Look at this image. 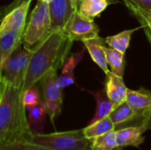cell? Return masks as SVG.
<instances>
[{
    "mask_svg": "<svg viewBox=\"0 0 151 150\" xmlns=\"http://www.w3.org/2000/svg\"><path fill=\"white\" fill-rule=\"evenodd\" d=\"M22 94L21 88L5 85L0 101V149L30 142L33 132L28 125Z\"/></svg>",
    "mask_w": 151,
    "mask_h": 150,
    "instance_id": "cell-1",
    "label": "cell"
},
{
    "mask_svg": "<svg viewBox=\"0 0 151 150\" xmlns=\"http://www.w3.org/2000/svg\"><path fill=\"white\" fill-rule=\"evenodd\" d=\"M73 42L64 31H57L50 34L38 48L32 51L22 91L35 86L49 71H58L61 68L66 60Z\"/></svg>",
    "mask_w": 151,
    "mask_h": 150,
    "instance_id": "cell-2",
    "label": "cell"
},
{
    "mask_svg": "<svg viewBox=\"0 0 151 150\" xmlns=\"http://www.w3.org/2000/svg\"><path fill=\"white\" fill-rule=\"evenodd\" d=\"M50 34L52 33L50 32L49 4L38 1L26 25L22 37V44L28 50L34 51Z\"/></svg>",
    "mask_w": 151,
    "mask_h": 150,
    "instance_id": "cell-3",
    "label": "cell"
},
{
    "mask_svg": "<svg viewBox=\"0 0 151 150\" xmlns=\"http://www.w3.org/2000/svg\"><path fill=\"white\" fill-rule=\"evenodd\" d=\"M30 142L55 150H91L90 141L86 138L83 129L48 134L33 133Z\"/></svg>",
    "mask_w": 151,
    "mask_h": 150,
    "instance_id": "cell-4",
    "label": "cell"
},
{
    "mask_svg": "<svg viewBox=\"0 0 151 150\" xmlns=\"http://www.w3.org/2000/svg\"><path fill=\"white\" fill-rule=\"evenodd\" d=\"M32 51L21 43L4 61L0 79L6 84L22 88Z\"/></svg>",
    "mask_w": 151,
    "mask_h": 150,
    "instance_id": "cell-5",
    "label": "cell"
},
{
    "mask_svg": "<svg viewBox=\"0 0 151 150\" xmlns=\"http://www.w3.org/2000/svg\"><path fill=\"white\" fill-rule=\"evenodd\" d=\"M57 72V70L49 71L40 80L47 114L53 125L55 119L61 113L63 104V88L58 84V76Z\"/></svg>",
    "mask_w": 151,
    "mask_h": 150,
    "instance_id": "cell-6",
    "label": "cell"
},
{
    "mask_svg": "<svg viewBox=\"0 0 151 150\" xmlns=\"http://www.w3.org/2000/svg\"><path fill=\"white\" fill-rule=\"evenodd\" d=\"M77 10L78 0H52L49 4L50 32L64 31Z\"/></svg>",
    "mask_w": 151,
    "mask_h": 150,
    "instance_id": "cell-7",
    "label": "cell"
},
{
    "mask_svg": "<svg viewBox=\"0 0 151 150\" xmlns=\"http://www.w3.org/2000/svg\"><path fill=\"white\" fill-rule=\"evenodd\" d=\"M64 32L73 41H84L98 36L99 28L93 19L83 16L78 10L73 15Z\"/></svg>",
    "mask_w": 151,
    "mask_h": 150,
    "instance_id": "cell-8",
    "label": "cell"
},
{
    "mask_svg": "<svg viewBox=\"0 0 151 150\" xmlns=\"http://www.w3.org/2000/svg\"><path fill=\"white\" fill-rule=\"evenodd\" d=\"M31 1L23 0L3 18L0 22V34L10 30H25Z\"/></svg>",
    "mask_w": 151,
    "mask_h": 150,
    "instance_id": "cell-9",
    "label": "cell"
},
{
    "mask_svg": "<svg viewBox=\"0 0 151 150\" xmlns=\"http://www.w3.org/2000/svg\"><path fill=\"white\" fill-rule=\"evenodd\" d=\"M146 131L147 128L144 125L119 128L115 130L117 143L119 147L121 149L127 147L138 148L145 141L143 133Z\"/></svg>",
    "mask_w": 151,
    "mask_h": 150,
    "instance_id": "cell-10",
    "label": "cell"
},
{
    "mask_svg": "<svg viewBox=\"0 0 151 150\" xmlns=\"http://www.w3.org/2000/svg\"><path fill=\"white\" fill-rule=\"evenodd\" d=\"M105 91L107 96L112 103L114 108L127 101V88L125 85L122 77H119L114 74L111 72H109L106 74V82H105Z\"/></svg>",
    "mask_w": 151,
    "mask_h": 150,
    "instance_id": "cell-11",
    "label": "cell"
},
{
    "mask_svg": "<svg viewBox=\"0 0 151 150\" xmlns=\"http://www.w3.org/2000/svg\"><path fill=\"white\" fill-rule=\"evenodd\" d=\"M127 103L143 119L151 113V92L145 88L132 90L127 88Z\"/></svg>",
    "mask_w": 151,
    "mask_h": 150,
    "instance_id": "cell-12",
    "label": "cell"
},
{
    "mask_svg": "<svg viewBox=\"0 0 151 150\" xmlns=\"http://www.w3.org/2000/svg\"><path fill=\"white\" fill-rule=\"evenodd\" d=\"M109 118L115 126V130L121 127V126L127 125L137 119H142L139 114L127 103V101L123 102L110 113Z\"/></svg>",
    "mask_w": 151,
    "mask_h": 150,
    "instance_id": "cell-13",
    "label": "cell"
},
{
    "mask_svg": "<svg viewBox=\"0 0 151 150\" xmlns=\"http://www.w3.org/2000/svg\"><path fill=\"white\" fill-rule=\"evenodd\" d=\"M82 42L89 52L93 61L105 72V74H108L110 71L108 69V64L104 51V39L97 36L95 38L84 40Z\"/></svg>",
    "mask_w": 151,
    "mask_h": 150,
    "instance_id": "cell-14",
    "label": "cell"
},
{
    "mask_svg": "<svg viewBox=\"0 0 151 150\" xmlns=\"http://www.w3.org/2000/svg\"><path fill=\"white\" fill-rule=\"evenodd\" d=\"M83 56H84V50H81V51L72 55L70 57H68L65 60L64 64V67L62 69V72L60 76H58V84L61 88L68 87L75 82L73 71L77 66V65L83 58Z\"/></svg>",
    "mask_w": 151,
    "mask_h": 150,
    "instance_id": "cell-15",
    "label": "cell"
},
{
    "mask_svg": "<svg viewBox=\"0 0 151 150\" xmlns=\"http://www.w3.org/2000/svg\"><path fill=\"white\" fill-rule=\"evenodd\" d=\"M27 114L28 125L33 132V133H39L42 130L43 124L46 119L47 110L43 101L40 100L35 105L26 108Z\"/></svg>",
    "mask_w": 151,
    "mask_h": 150,
    "instance_id": "cell-16",
    "label": "cell"
},
{
    "mask_svg": "<svg viewBox=\"0 0 151 150\" xmlns=\"http://www.w3.org/2000/svg\"><path fill=\"white\" fill-rule=\"evenodd\" d=\"M90 94L94 96V98L96 101V113L91 121L89 122V124H93L108 117L114 109V106L109 99V97L107 96L105 88L97 92H90Z\"/></svg>",
    "mask_w": 151,
    "mask_h": 150,
    "instance_id": "cell-17",
    "label": "cell"
},
{
    "mask_svg": "<svg viewBox=\"0 0 151 150\" xmlns=\"http://www.w3.org/2000/svg\"><path fill=\"white\" fill-rule=\"evenodd\" d=\"M23 33L24 30H10L0 34V50L4 59L22 43Z\"/></svg>",
    "mask_w": 151,
    "mask_h": 150,
    "instance_id": "cell-18",
    "label": "cell"
},
{
    "mask_svg": "<svg viewBox=\"0 0 151 150\" xmlns=\"http://www.w3.org/2000/svg\"><path fill=\"white\" fill-rule=\"evenodd\" d=\"M108 6L107 0H78V11L85 17L93 19Z\"/></svg>",
    "mask_w": 151,
    "mask_h": 150,
    "instance_id": "cell-19",
    "label": "cell"
},
{
    "mask_svg": "<svg viewBox=\"0 0 151 150\" xmlns=\"http://www.w3.org/2000/svg\"><path fill=\"white\" fill-rule=\"evenodd\" d=\"M113 130H115V126L108 116L97 122L88 124V126L83 129V132L86 138L91 141L96 137L101 136Z\"/></svg>",
    "mask_w": 151,
    "mask_h": 150,
    "instance_id": "cell-20",
    "label": "cell"
},
{
    "mask_svg": "<svg viewBox=\"0 0 151 150\" xmlns=\"http://www.w3.org/2000/svg\"><path fill=\"white\" fill-rule=\"evenodd\" d=\"M127 7L142 23V27H145V33L151 42V9L142 8L131 0H123Z\"/></svg>",
    "mask_w": 151,
    "mask_h": 150,
    "instance_id": "cell-21",
    "label": "cell"
},
{
    "mask_svg": "<svg viewBox=\"0 0 151 150\" xmlns=\"http://www.w3.org/2000/svg\"><path fill=\"white\" fill-rule=\"evenodd\" d=\"M139 28H134V29H131V30H125L116 35H112V36H109L107 37L104 41L105 43L111 49H114L116 50H119L120 52H122L123 54H125L126 50H127L130 41H131V37L132 34Z\"/></svg>",
    "mask_w": 151,
    "mask_h": 150,
    "instance_id": "cell-22",
    "label": "cell"
},
{
    "mask_svg": "<svg viewBox=\"0 0 151 150\" xmlns=\"http://www.w3.org/2000/svg\"><path fill=\"white\" fill-rule=\"evenodd\" d=\"M90 144L91 150H123L117 143L115 130L94 138Z\"/></svg>",
    "mask_w": 151,
    "mask_h": 150,
    "instance_id": "cell-23",
    "label": "cell"
},
{
    "mask_svg": "<svg viewBox=\"0 0 151 150\" xmlns=\"http://www.w3.org/2000/svg\"><path fill=\"white\" fill-rule=\"evenodd\" d=\"M105 56L108 65L111 66V72L122 77L124 75V55L122 52L111 48L104 47Z\"/></svg>",
    "mask_w": 151,
    "mask_h": 150,
    "instance_id": "cell-24",
    "label": "cell"
},
{
    "mask_svg": "<svg viewBox=\"0 0 151 150\" xmlns=\"http://www.w3.org/2000/svg\"><path fill=\"white\" fill-rule=\"evenodd\" d=\"M22 101L26 108L35 105L40 102V94L36 87H32L25 91L22 94Z\"/></svg>",
    "mask_w": 151,
    "mask_h": 150,
    "instance_id": "cell-25",
    "label": "cell"
},
{
    "mask_svg": "<svg viewBox=\"0 0 151 150\" xmlns=\"http://www.w3.org/2000/svg\"><path fill=\"white\" fill-rule=\"evenodd\" d=\"M0 150H55L40 146L37 144H34L31 142H21V143H17V144H12L7 147H4Z\"/></svg>",
    "mask_w": 151,
    "mask_h": 150,
    "instance_id": "cell-26",
    "label": "cell"
},
{
    "mask_svg": "<svg viewBox=\"0 0 151 150\" xmlns=\"http://www.w3.org/2000/svg\"><path fill=\"white\" fill-rule=\"evenodd\" d=\"M19 3L18 2V0H14L13 2H12L10 4L5 5V6H1L0 7V22L2 21L3 18L12 9H14Z\"/></svg>",
    "mask_w": 151,
    "mask_h": 150,
    "instance_id": "cell-27",
    "label": "cell"
},
{
    "mask_svg": "<svg viewBox=\"0 0 151 150\" xmlns=\"http://www.w3.org/2000/svg\"><path fill=\"white\" fill-rule=\"evenodd\" d=\"M131 1L142 8L151 9V0H131Z\"/></svg>",
    "mask_w": 151,
    "mask_h": 150,
    "instance_id": "cell-28",
    "label": "cell"
},
{
    "mask_svg": "<svg viewBox=\"0 0 151 150\" xmlns=\"http://www.w3.org/2000/svg\"><path fill=\"white\" fill-rule=\"evenodd\" d=\"M142 125H144L147 130H151V113H150L142 121Z\"/></svg>",
    "mask_w": 151,
    "mask_h": 150,
    "instance_id": "cell-29",
    "label": "cell"
},
{
    "mask_svg": "<svg viewBox=\"0 0 151 150\" xmlns=\"http://www.w3.org/2000/svg\"><path fill=\"white\" fill-rule=\"evenodd\" d=\"M5 85L6 83L0 79V101L2 99V96H3V93H4V88H5Z\"/></svg>",
    "mask_w": 151,
    "mask_h": 150,
    "instance_id": "cell-30",
    "label": "cell"
},
{
    "mask_svg": "<svg viewBox=\"0 0 151 150\" xmlns=\"http://www.w3.org/2000/svg\"><path fill=\"white\" fill-rule=\"evenodd\" d=\"M4 61V57H3L2 51H1V50H0V72H1V68H2V65H3Z\"/></svg>",
    "mask_w": 151,
    "mask_h": 150,
    "instance_id": "cell-31",
    "label": "cell"
},
{
    "mask_svg": "<svg viewBox=\"0 0 151 150\" xmlns=\"http://www.w3.org/2000/svg\"><path fill=\"white\" fill-rule=\"evenodd\" d=\"M38 1H41V2H43V3H46V4H50L52 0H38Z\"/></svg>",
    "mask_w": 151,
    "mask_h": 150,
    "instance_id": "cell-32",
    "label": "cell"
}]
</instances>
